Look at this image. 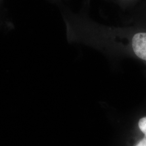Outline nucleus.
Wrapping results in <instances>:
<instances>
[{"mask_svg": "<svg viewBox=\"0 0 146 146\" xmlns=\"http://www.w3.org/2000/svg\"><path fill=\"white\" fill-rule=\"evenodd\" d=\"M138 125L140 131L145 135V137L146 138V116L141 118L139 120Z\"/></svg>", "mask_w": 146, "mask_h": 146, "instance_id": "nucleus-2", "label": "nucleus"}, {"mask_svg": "<svg viewBox=\"0 0 146 146\" xmlns=\"http://www.w3.org/2000/svg\"><path fill=\"white\" fill-rule=\"evenodd\" d=\"M131 48L137 57L146 62V32H137L133 35Z\"/></svg>", "mask_w": 146, "mask_h": 146, "instance_id": "nucleus-1", "label": "nucleus"}, {"mask_svg": "<svg viewBox=\"0 0 146 146\" xmlns=\"http://www.w3.org/2000/svg\"><path fill=\"white\" fill-rule=\"evenodd\" d=\"M135 146H146V138L144 137L139 141Z\"/></svg>", "mask_w": 146, "mask_h": 146, "instance_id": "nucleus-3", "label": "nucleus"}]
</instances>
